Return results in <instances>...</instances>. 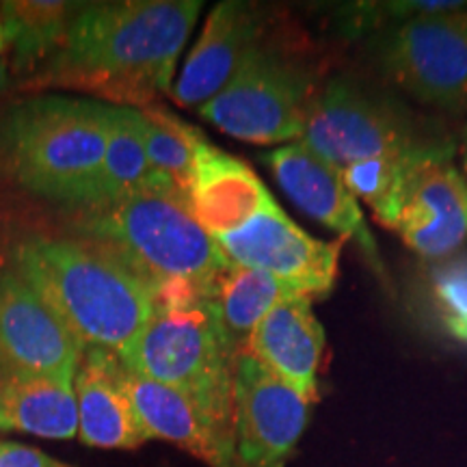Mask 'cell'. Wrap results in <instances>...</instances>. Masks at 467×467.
I'll list each match as a JSON object with an SVG mask.
<instances>
[{"mask_svg":"<svg viewBox=\"0 0 467 467\" xmlns=\"http://www.w3.org/2000/svg\"><path fill=\"white\" fill-rule=\"evenodd\" d=\"M290 295H299V292L266 273L236 265L227 268L213 301L234 353L238 355L247 350L251 336L258 329L262 318Z\"/></svg>","mask_w":467,"mask_h":467,"instance_id":"obj_22","label":"cell"},{"mask_svg":"<svg viewBox=\"0 0 467 467\" xmlns=\"http://www.w3.org/2000/svg\"><path fill=\"white\" fill-rule=\"evenodd\" d=\"M265 161L275 175L279 189L301 213L334 230L340 238L358 243L368 265L383 275L375 238L368 230L358 197L344 184L340 169L329 165L301 141L268 151Z\"/></svg>","mask_w":467,"mask_h":467,"instance_id":"obj_14","label":"cell"},{"mask_svg":"<svg viewBox=\"0 0 467 467\" xmlns=\"http://www.w3.org/2000/svg\"><path fill=\"white\" fill-rule=\"evenodd\" d=\"M192 217L213 238L230 234L275 206V200L247 162L203 141L189 184Z\"/></svg>","mask_w":467,"mask_h":467,"instance_id":"obj_17","label":"cell"},{"mask_svg":"<svg viewBox=\"0 0 467 467\" xmlns=\"http://www.w3.org/2000/svg\"><path fill=\"white\" fill-rule=\"evenodd\" d=\"M109 102L37 96L0 117V169L48 202L87 210L100 173Z\"/></svg>","mask_w":467,"mask_h":467,"instance_id":"obj_5","label":"cell"},{"mask_svg":"<svg viewBox=\"0 0 467 467\" xmlns=\"http://www.w3.org/2000/svg\"><path fill=\"white\" fill-rule=\"evenodd\" d=\"M0 467H69L37 448L0 437Z\"/></svg>","mask_w":467,"mask_h":467,"instance_id":"obj_26","label":"cell"},{"mask_svg":"<svg viewBox=\"0 0 467 467\" xmlns=\"http://www.w3.org/2000/svg\"><path fill=\"white\" fill-rule=\"evenodd\" d=\"M139 115L151 171L167 175L189 192L197 150L206 141L203 132L156 102L139 109Z\"/></svg>","mask_w":467,"mask_h":467,"instance_id":"obj_23","label":"cell"},{"mask_svg":"<svg viewBox=\"0 0 467 467\" xmlns=\"http://www.w3.org/2000/svg\"><path fill=\"white\" fill-rule=\"evenodd\" d=\"M78 437L91 448L134 451L150 441L124 385V364L115 353L87 347L74 379Z\"/></svg>","mask_w":467,"mask_h":467,"instance_id":"obj_16","label":"cell"},{"mask_svg":"<svg viewBox=\"0 0 467 467\" xmlns=\"http://www.w3.org/2000/svg\"><path fill=\"white\" fill-rule=\"evenodd\" d=\"M124 385L134 413L150 440L154 437V440L169 441L210 467H223V459L208 426L203 424L197 407L182 392L128 370L126 366Z\"/></svg>","mask_w":467,"mask_h":467,"instance_id":"obj_18","label":"cell"},{"mask_svg":"<svg viewBox=\"0 0 467 467\" xmlns=\"http://www.w3.org/2000/svg\"><path fill=\"white\" fill-rule=\"evenodd\" d=\"M461 161H463V173H465V178H467V124H465V128H463V134H461Z\"/></svg>","mask_w":467,"mask_h":467,"instance_id":"obj_27","label":"cell"},{"mask_svg":"<svg viewBox=\"0 0 467 467\" xmlns=\"http://www.w3.org/2000/svg\"><path fill=\"white\" fill-rule=\"evenodd\" d=\"M151 175L145 154L141 115L134 107H119L109 102L107 151L93 186L91 208L110 206L139 191Z\"/></svg>","mask_w":467,"mask_h":467,"instance_id":"obj_21","label":"cell"},{"mask_svg":"<svg viewBox=\"0 0 467 467\" xmlns=\"http://www.w3.org/2000/svg\"><path fill=\"white\" fill-rule=\"evenodd\" d=\"M217 243L232 265L273 275L312 301L334 290L342 241L309 236L277 203Z\"/></svg>","mask_w":467,"mask_h":467,"instance_id":"obj_12","label":"cell"},{"mask_svg":"<svg viewBox=\"0 0 467 467\" xmlns=\"http://www.w3.org/2000/svg\"><path fill=\"white\" fill-rule=\"evenodd\" d=\"M78 234L124 260L151 290L186 284L214 296L232 266L217 238L192 217L186 191L156 171L124 200L85 210Z\"/></svg>","mask_w":467,"mask_h":467,"instance_id":"obj_4","label":"cell"},{"mask_svg":"<svg viewBox=\"0 0 467 467\" xmlns=\"http://www.w3.org/2000/svg\"><path fill=\"white\" fill-rule=\"evenodd\" d=\"M85 348L14 266H0V385L74 381Z\"/></svg>","mask_w":467,"mask_h":467,"instance_id":"obj_11","label":"cell"},{"mask_svg":"<svg viewBox=\"0 0 467 467\" xmlns=\"http://www.w3.org/2000/svg\"><path fill=\"white\" fill-rule=\"evenodd\" d=\"M426 290L431 312L443 334L467 347V254L437 262Z\"/></svg>","mask_w":467,"mask_h":467,"instance_id":"obj_25","label":"cell"},{"mask_svg":"<svg viewBox=\"0 0 467 467\" xmlns=\"http://www.w3.org/2000/svg\"><path fill=\"white\" fill-rule=\"evenodd\" d=\"M0 431L44 440H74L78 435L74 381L25 379L0 385Z\"/></svg>","mask_w":467,"mask_h":467,"instance_id":"obj_19","label":"cell"},{"mask_svg":"<svg viewBox=\"0 0 467 467\" xmlns=\"http://www.w3.org/2000/svg\"><path fill=\"white\" fill-rule=\"evenodd\" d=\"M9 85V69H7V63L0 61V91L7 89Z\"/></svg>","mask_w":467,"mask_h":467,"instance_id":"obj_28","label":"cell"},{"mask_svg":"<svg viewBox=\"0 0 467 467\" xmlns=\"http://www.w3.org/2000/svg\"><path fill=\"white\" fill-rule=\"evenodd\" d=\"M14 268L85 347L126 353L154 312L148 282L109 249L83 238L31 236Z\"/></svg>","mask_w":467,"mask_h":467,"instance_id":"obj_2","label":"cell"},{"mask_svg":"<svg viewBox=\"0 0 467 467\" xmlns=\"http://www.w3.org/2000/svg\"><path fill=\"white\" fill-rule=\"evenodd\" d=\"M383 78L446 113L467 110V11L420 16L368 39Z\"/></svg>","mask_w":467,"mask_h":467,"instance_id":"obj_9","label":"cell"},{"mask_svg":"<svg viewBox=\"0 0 467 467\" xmlns=\"http://www.w3.org/2000/svg\"><path fill=\"white\" fill-rule=\"evenodd\" d=\"M454 154L452 137L440 134L426 141L372 213L426 260L452 258L467 238V178L454 165Z\"/></svg>","mask_w":467,"mask_h":467,"instance_id":"obj_7","label":"cell"},{"mask_svg":"<svg viewBox=\"0 0 467 467\" xmlns=\"http://www.w3.org/2000/svg\"><path fill=\"white\" fill-rule=\"evenodd\" d=\"M467 11L463 0H377V3H348L334 11V28L342 37H375L402 22L420 16Z\"/></svg>","mask_w":467,"mask_h":467,"instance_id":"obj_24","label":"cell"},{"mask_svg":"<svg viewBox=\"0 0 467 467\" xmlns=\"http://www.w3.org/2000/svg\"><path fill=\"white\" fill-rule=\"evenodd\" d=\"M202 7V0L83 3L33 85L93 93L119 107L154 104L171 96L180 52Z\"/></svg>","mask_w":467,"mask_h":467,"instance_id":"obj_1","label":"cell"},{"mask_svg":"<svg viewBox=\"0 0 467 467\" xmlns=\"http://www.w3.org/2000/svg\"><path fill=\"white\" fill-rule=\"evenodd\" d=\"M83 3L63 0H7L0 5V25L7 48L20 69L46 63L61 48Z\"/></svg>","mask_w":467,"mask_h":467,"instance_id":"obj_20","label":"cell"},{"mask_svg":"<svg viewBox=\"0 0 467 467\" xmlns=\"http://www.w3.org/2000/svg\"><path fill=\"white\" fill-rule=\"evenodd\" d=\"M151 295L154 312L119 358L121 364L182 392L208 426L223 467H230L236 353L223 334L213 296L186 284L161 285Z\"/></svg>","mask_w":467,"mask_h":467,"instance_id":"obj_3","label":"cell"},{"mask_svg":"<svg viewBox=\"0 0 467 467\" xmlns=\"http://www.w3.org/2000/svg\"><path fill=\"white\" fill-rule=\"evenodd\" d=\"M271 33L268 11L262 5L244 0L219 3L208 14L200 39L175 78L173 102L182 109H202L217 98Z\"/></svg>","mask_w":467,"mask_h":467,"instance_id":"obj_13","label":"cell"},{"mask_svg":"<svg viewBox=\"0 0 467 467\" xmlns=\"http://www.w3.org/2000/svg\"><path fill=\"white\" fill-rule=\"evenodd\" d=\"M312 402L243 350L234 359L230 467H285L303 433Z\"/></svg>","mask_w":467,"mask_h":467,"instance_id":"obj_10","label":"cell"},{"mask_svg":"<svg viewBox=\"0 0 467 467\" xmlns=\"http://www.w3.org/2000/svg\"><path fill=\"white\" fill-rule=\"evenodd\" d=\"M7 50V44H5V35H3V25H0V52Z\"/></svg>","mask_w":467,"mask_h":467,"instance_id":"obj_29","label":"cell"},{"mask_svg":"<svg viewBox=\"0 0 467 467\" xmlns=\"http://www.w3.org/2000/svg\"><path fill=\"white\" fill-rule=\"evenodd\" d=\"M320 87L312 55L271 33L232 83L197 113L238 141L288 145L303 137Z\"/></svg>","mask_w":467,"mask_h":467,"instance_id":"obj_6","label":"cell"},{"mask_svg":"<svg viewBox=\"0 0 467 467\" xmlns=\"http://www.w3.org/2000/svg\"><path fill=\"white\" fill-rule=\"evenodd\" d=\"M437 137L392 96L353 76H331L320 87L299 141L336 169L377 159Z\"/></svg>","mask_w":467,"mask_h":467,"instance_id":"obj_8","label":"cell"},{"mask_svg":"<svg viewBox=\"0 0 467 467\" xmlns=\"http://www.w3.org/2000/svg\"><path fill=\"white\" fill-rule=\"evenodd\" d=\"M325 329L306 295H290L262 318L247 353L307 402L317 400Z\"/></svg>","mask_w":467,"mask_h":467,"instance_id":"obj_15","label":"cell"}]
</instances>
